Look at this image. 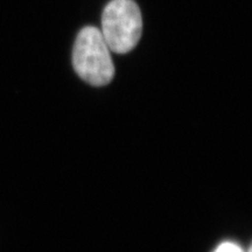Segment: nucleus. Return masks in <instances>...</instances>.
I'll return each instance as SVG.
<instances>
[{"label":"nucleus","mask_w":252,"mask_h":252,"mask_svg":"<svg viewBox=\"0 0 252 252\" xmlns=\"http://www.w3.org/2000/svg\"><path fill=\"white\" fill-rule=\"evenodd\" d=\"M215 252H243L237 244L234 243H223L216 249Z\"/></svg>","instance_id":"obj_3"},{"label":"nucleus","mask_w":252,"mask_h":252,"mask_svg":"<svg viewBox=\"0 0 252 252\" xmlns=\"http://www.w3.org/2000/svg\"><path fill=\"white\" fill-rule=\"evenodd\" d=\"M72 67L90 86H108L115 77V65L100 30L87 26L78 32L72 49Z\"/></svg>","instance_id":"obj_1"},{"label":"nucleus","mask_w":252,"mask_h":252,"mask_svg":"<svg viewBox=\"0 0 252 252\" xmlns=\"http://www.w3.org/2000/svg\"><path fill=\"white\" fill-rule=\"evenodd\" d=\"M143 18L134 0H111L102 14V36L116 54L131 52L139 42Z\"/></svg>","instance_id":"obj_2"}]
</instances>
